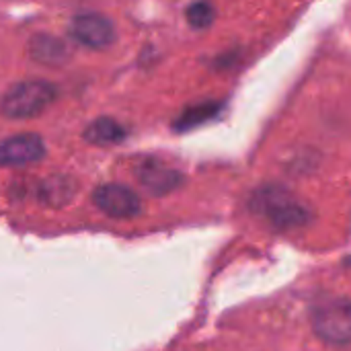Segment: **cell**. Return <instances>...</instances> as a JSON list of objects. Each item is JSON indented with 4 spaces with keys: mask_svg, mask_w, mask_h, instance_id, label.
I'll return each instance as SVG.
<instances>
[{
    "mask_svg": "<svg viewBox=\"0 0 351 351\" xmlns=\"http://www.w3.org/2000/svg\"><path fill=\"white\" fill-rule=\"evenodd\" d=\"M251 208L280 230L300 228L311 220V212L280 185H267L259 189L251 199Z\"/></svg>",
    "mask_w": 351,
    "mask_h": 351,
    "instance_id": "1",
    "label": "cell"
},
{
    "mask_svg": "<svg viewBox=\"0 0 351 351\" xmlns=\"http://www.w3.org/2000/svg\"><path fill=\"white\" fill-rule=\"evenodd\" d=\"M315 333L331 346H351V298L333 296L321 300L311 315Z\"/></svg>",
    "mask_w": 351,
    "mask_h": 351,
    "instance_id": "2",
    "label": "cell"
},
{
    "mask_svg": "<svg viewBox=\"0 0 351 351\" xmlns=\"http://www.w3.org/2000/svg\"><path fill=\"white\" fill-rule=\"evenodd\" d=\"M58 95V88L47 80H25L14 84L0 103L2 115L10 119H27L41 113Z\"/></svg>",
    "mask_w": 351,
    "mask_h": 351,
    "instance_id": "3",
    "label": "cell"
},
{
    "mask_svg": "<svg viewBox=\"0 0 351 351\" xmlns=\"http://www.w3.org/2000/svg\"><path fill=\"white\" fill-rule=\"evenodd\" d=\"M95 206L113 218H134L142 212L140 197L125 185L107 183L95 189L93 193Z\"/></svg>",
    "mask_w": 351,
    "mask_h": 351,
    "instance_id": "4",
    "label": "cell"
},
{
    "mask_svg": "<svg viewBox=\"0 0 351 351\" xmlns=\"http://www.w3.org/2000/svg\"><path fill=\"white\" fill-rule=\"evenodd\" d=\"M70 33L76 41H80L82 45L93 47V49L107 47L115 41L113 21L107 19L105 14H97V12L76 14L70 25Z\"/></svg>",
    "mask_w": 351,
    "mask_h": 351,
    "instance_id": "5",
    "label": "cell"
},
{
    "mask_svg": "<svg viewBox=\"0 0 351 351\" xmlns=\"http://www.w3.org/2000/svg\"><path fill=\"white\" fill-rule=\"evenodd\" d=\"M45 154V144L35 134H19L0 142V165L2 167H23L41 160Z\"/></svg>",
    "mask_w": 351,
    "mask_h": 351,
    "instance_id": "6",
    "label": "cell"
},
{
    "mask_svg": "<svg viewBox=\"0 0 351 351\" xmlns=\"http://www.w3.org/2000/svg\"><path fill=\"white\" fill-rule=\"evenodd\" d=\"M138 177H140V183L150 191V193H156V195H165V193H171L175 191L181 183H183V177L179 171L175 169H169L160 162H146L138 169Z\"/></svg>",
    "mask_w": 351,
    "mask_h": 351,
    "instance_id": "7",
    "label": "cell"
},
{
    "mask_svg": "<svg viewBox=\"0 0 351 351\" xmlns=\"http://www.w3.org/2000/svg\"><path fill=\"white\" fill-rule=\"evenodd\" d=\"M123 136H125V130L109 117H101L93 121L86 130V138L95 144H113V142H119Z\"/></svg>",
    "mask_w": 351,
    "mask_h": 351,
    "instance_id": "8",
    "label": "cell"
},
{
    "mask_svg": "<svg viewBox=\"0 0 351 351\" xmlns=\"http://www.w3.org/2000/svg\"><path fill=\"white\" fill-rule=\"evenodd\" d=\"M187 21L195 29H206L216 21V8L208 2H195L187 8Z\"/></svg>",
    "mask_w": 351,
    "mask_h": 351,
    "instance_id": "9",
    "label": "cell"
},
{
    "mask_svg": "<svg viewBox=\"0 0 351 351\" xmlns=\"http://www.w3.org/2000/svg\"><path fill=\"white\" fill-rule=\"evenodd\" d=\"M68 181H47L39 187V197L51 206H62L66 197L72 195V189H66Z\"/></svg>",
    "mask_w": 351,
    "mask_h": 351,
    "instance_id": "10",
    "label": "cell"
}]
</instances>
